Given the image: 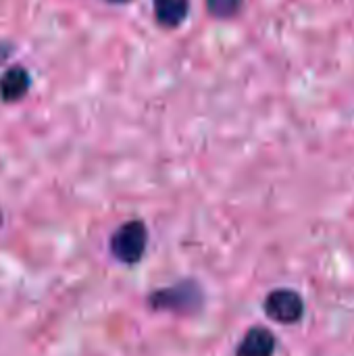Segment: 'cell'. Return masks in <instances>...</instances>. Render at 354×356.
<instances>
[{
	"label": "cell",
	"mask_w": 354,
	"mask_h": 356,
	"mask_svg": "<svg viewBox=\"0 0 354 356\" xmlns=\"http://www.w3.org/2000/svg\"><path fill=\"white\" fill-rule=\"evenodd\" d=\"M265 315L282 325H294L303 319L305 315V302L303 296L290 288H280L267 294L263 302Z\"/></svg>",
	"instance_id": "3957f363"
},
{
	"label": "cell",
	"mask_w": 354,
	"mask_h": 356,
	"mask_svg": "<svg viewBox=\"0 0 354 356\" xmlns=\"http://www.w3.org/2000/svg\"><path fill=\"white\" fill-rule=\"evenodd\" d=\"M29 90V75L23 67L8 69L0 79V96L4 102H17L21 100Z\"/></svg>",
	"instance_id": "5b68a950"
},
{
	"label": "cell",
	"mask_w": 354,
	"mask_h": 356,
	"mask_svg": "<svg viewBox=\"0 0 354 356\" xmlns=\"http://www.w3.org/2000/svg\"><path fill=\"white\" fill-rule=\"evenodd\" d=\"M275 346H277V340L273 332L263 325H255L240 340L236 348V356H273Z\"/></svg>",
	"instance_id": "277c9868"
},
{
	"label": "cell",
	"mask_w": 354,
	"mask_h": 356,
	"mask_svg": "<svg viewBox=\"0 0 354 356\" xmlns=\"http://www.w3.org/2000/svg\"><path fill=\"white\" fill-rule=\"evenodd\" d=\"M111 2H127V0H111Z\"/></svg>",
	"instance_id": "9c48e42d"
},
{
	"label": "cell",
	"mask_w": 354,
	"mask_h": 356,
	"mask_svg": "<svg viewBox=\"0 0 354 356\" xmlns=\"http://www.w3.org/2000/svg\"><path fill=\"white\" fill-rule=\"evenodd\" d=\"M190 0H154V17L163 27H177L186 21Z\"/></svg>",
	"instance_id": "8992f818"
},
{
	"label": "cell",
	"mask_w": 354,
	"mask_h": 356,
	"mask_svg": "<svg viewBox=\"0 0 354 356\" xmlns=\"http://www.w3.org/2000/svg\"><path fill=\"white\" fill-rule=\"evenodd\" d=\"M2 219H4V217H2V209H0V225H2Z\"/></svg>",
	"instance_id": "ba28073f"
},
{
	"label": "cell",
	"mask_w": 354,
	"mask_h": 356,
	"mask_svg": "<svg viewBox=\"0 0 354 356\" xmlns=\"http://www.w3.org/2000/svg\"><path fill=\"white\" fill-rule=\"evenodd\" d=\"M242 4H244V0H207L209 13L219 19L236 17L242 10Z\"/></svg>",
	"instance_id": "52a82bcc"
},
{
	"label": "cell",
	"mask_w": 354,
	"mask_h": 356,
	"mask_svg": "<svg viewBox=\"0 0 354 356\" xmlns=\"http://www.w3.org/2000/svg\"><path fill=\"white\" fill-rule=\"evenodd\" d=\"M204 302V294L200 286L192 280H184L175 286L161 288L148 296V307L152 311L177 313V315H192L200 311Z\"/></svg>",
	"instance_id": "6da1fadb"
},
{
	"label": "cell",
	"mask_w": 354,
	"mask_h": 356,
	"mask_svg": "<svg viewBox=\"0 0 354 356\" xmlns=\"http://www.w3.org/2000/svg\"><path fill=\"white\" fill-rule=\"evenodd\" d=\"M146 246H148V229L140 219H131L119 225L108 242L111 254L123 265L140 263L146 252Z\"/></svg>",
	"instance_id": "7a4b0ae2"
}]
</instances>
